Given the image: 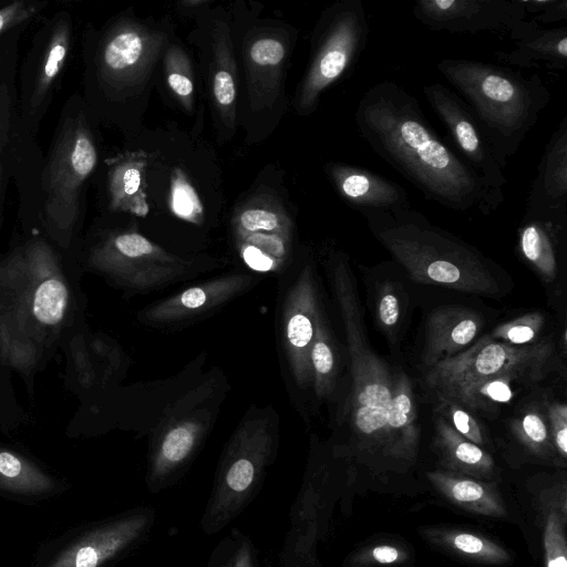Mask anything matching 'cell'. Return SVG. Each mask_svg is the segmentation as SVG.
<instances>
[{"instance_id":"cell-29","label":"cell","mask_w":567,"mask_h":567,"mask_svg":"<svg viewBox=\"0 0 567 567\" xmlns=\"http://www.w3.org/2000/svg\"><path fill=\"white\" fill-rule=\"evenodd\" d=\"M511 378H497L480 381L458 389L449 395L439 399L461 405L464 409H484L509 402L513 396Z\"/></svg>"},{"instance_id":"cell-34","label":"cell","mask_w":567,"mask_h":567,"mask_svg":"<svg viewBox=\"0 0 567 567\" xmlns=\"http://www.w3.org/2000/svg\"><path fill=\"white\" fill-rule=\"evenodd\" d=\"M141 169L138 165L125 163L118 165L111 175L112 203L116 207H125L138 190Z\"/></svg>"},{"instance_id":"cell-26","label":"cell","mask_w":567,"mask_h":567,"mask_svg":"<svg viewBox=\"0 0 567 567\" xmlns=\"http://www.w3.org/2000/svg\"><path fill=\"white\" fill-rule=\"evenodd\" d=\"M154 44L148 34L136 27H125L113 33L102 51V70L115 82H127L142 71Z\"/></svg>"},{"instance_id":"cell-2","label":"cell","mask_w":567,"mask_h":567,"mask_svg":"<svg viewBox=\"0 0 567 567\" xmlns=\"http://www.w3.org/2000/svg\"><path fill=\"white\" fill-rule=\"evenodd\" d=\"M331 274L351 364L349 417L354 449L363 458L384 461L390 468L413 464L420 431L410 379L403 372L392 374L370 348L344 255L332 258Z\"/></svg>"},{"instance_id":"cell-37","label":"cell","mask_w":567,"mask_h":567,"mask_svg":"<svg viewBox=\"0 0 567 567\" xmlns=\"http://www.w3.org/2000/svg\"><path fill=\"white\" fill-rule=\"evenodd\" d=\"M286 54L285 45L276 38H260L249 49V61L255 69L277 68Z\"/></svg>"},{"instance_id":"cell-20","label":"cell","mask_w":567,"mask_h":567,"mask_svg":"<svg viewBox=\"0 0 567 567\" xmlns=\"http://www.w3.org/2000/svg\"><path fill=\"white\" fill-rule=\"evenodd\" d=\"M204 430L197 420L181 421L166 429L150 456L146 484L151 492L157 493L174 482L196 452Z\"/></svg>"},{"instance_id":"cell-22","label":"cell","mask_w":567,"mask_h":567,"mask_svg":"<svg viewBox=\"0 0 567 567\" xmlns=\"http://www.w3.org/2000/svg\"><path fill=\"white\" fill-rule=\"evenodd\" d=\"M567 226L565 217H537L524 215L518 227V249L546 280L557 275L558 244Z\"/></svg>"},{"instance_id":"cell-36","label":"cell","mask_w":567,"mask_h":567,"mask_svg":"<svg viewBox=\"0 0 567 567\" xmlns=\"http://www.w3.org/2000/svg\"><path fill=\"white\" fill-rule=\"evenodd\" d=\"M172 209L177 216L188 220H195L202 214L194 188L182 176L176 177L172 184Z\"/></svg>"},{"instance_id":"cell-32","label":"cell","mask_w":567,"mask_h":567,"mask_svg":"<svg viewBox=\"0 0 567 567\" xmlns=\"http://www.w3.org/2000/svg\"><path fill=\"white\" fill-rule=\"evenodd\" d=\"M411 558L408 547L400 543H373L352 551L343 567L398 566Z\"/></svg>"},{"instance_id":"cell-42","label":"cell","mask_w":567,"mask_h":567,"mask_svg":"<svg viewBox=\"0 0 567 567\" xmlns=\"http://www.w3.org/2000/svg\"><path fill=\"white\" fill-rule=\"evenodd\" d=\"M38 10L37 3L13 2L0 9V33L12 28L31 16Z\"/></svg>"},{"instance_id":"cell-7","label":"cell","mask_w":567,"mask_h":567,"mask_svg":"<svg viewBox=\"0 0 567 567\" xmlns=\"http://www.w3.org/2000/svg\"><path fill=\"white\" fill-rule=\"evenodd\" d=\"M553 354L550 340L512 346L484 336L463 352L427 369L425 381L439 399L488 379L534 382L549 370Z\"/></svg>"},{"instance_id":"cell-30","label":"cell","mask_w":567,"mask_h":567,"mask_svg":"<svg viewBox=\"0 0 567 567\" xmlns=\"http://www.w3.org/2000/svg\"><path fill=\"white\" fill-rule=\"evenodd\" d=\"M70 48V28L61 22L54 30L47 49L44 61L38 75L32 96V105L37 106L45 96L50 86L60 73Z\"/></svg>"},{"instance_id":"cell-23","label":"cell","mask_w":567,"mask_h":567,"mask_svg":"<svg viewBox=\"0 0 567 567\" xmlns=\"http://www.w3.org/2000/svg\"><path fill=\"white\" fill-rule=\"evenodd\" d=\"M420 534L432 546L468 563L503 566L513 560L507 548L478 533L449 527H423Z\"/></svg>"},{"instance_id":"cell-40","label":"cell","mask_w":567,"mask_h":567,"mask_svg":"<svg viewBox=\"0 0 567 567\" xmlns=\"http://www.w3.org/2000/svg\"><path fill=\"white\" fill-rule=\"evenodd\" d=\"M213 94L217 106L223 113L233 110L236 99V87L233 71L227 65L221 64L216 69L213 78Z\"/></svg>"},{"instance_id":"cell-3","label":"cell","mask_w":567,"mask_h":567,"mask_svg":"<svg viewBox=\"0 0 567 567\" xmlns=\"http://www.w3.org/2000/svg\"><path fill=\"white\" fill-rule=\"evenodd\" d=\"M71 293L52 248L35 239L0 261V359L21 372L38 367L58 340Z\"/></svg>"},{"instance_id":"cell-14","label":"cell","mask_w":567,"mask_h":567,"mask_svg":"<svg viewBox=\"0 0 567 567\" xmlns=\"http://www.w3.org/2000/svg\"><path fill=\"white\" fill-rule=\"evenodd\" d=\"M153 520L154 513L148 508L128 513L85 534L49 567H101L140 540Z\"/></svg>"},{"instance_id":"cell-9","label":"cell","mask_w":567,"mask_h":567,"mask_svg":"<svg viewBox=\"0 0 567 567\" xmlns=\"http://www.w3.org/2000/svg\"><path fill=\"white\" fill-rule=\"evenodd\" d=\"M97 162L96 148L82 115L69 120L43 175L45 216L60 234H68L79 214L80 192Z\"/></svg>"},{"instance_id":"cell-24","label":"cell","mask_w":567,"mask_h":567,"mask_svg":"<svg viewBox=\"0 0 567 567\" xmlns=\"http://www.w3.org/2000/svg\"><path fill=\"white\" fill-rule=\"evenodd\" d=\"M435 450L443 470L492 481L496 474L489 453L457 433L446 420L436 421Z\"/></svg>"},{"instance_id":"cell-33","label":"cell","mask_w":567,"mask_h":567,"mask_svg":"<svg viewBox=\"0 0 567 567\" xmlns=\"http://www.w3.org/2000/svg\"><path fill=\"white\" fill-rule=\"evenodd\" d=\"M544 319L540 313H528L497 327L491 337L512 346L536 343Z\"/></svg>"},{"instance_id":"cell-43","label":"cell","mask_w":567,"mask_h":567,"mask_svg":"<svg viewBox=\"0 0 567 567\" xmlns=\"http://www.w3.org/2000/svg\"><path fill=\"white\" fill-rule=\"evenodd\" d=\"M378 317L381 323L391 328L398 323L400 317V302L398 296L390 290L382 293L378 302Z\"/></svg>"},{"instance_id":"cell-8","label":"cell","mask_w":567,"mask_h":567,"mask_svg":"<svg viewBox=\"0 0 567 567\" xmlns=\"http://www.w3.org/2000/svg\"><path fill=\"white\" fill-rule=\"evenodd\" d=\"M369 37V23L362 0H341L322 16L312 59L302 81L298 106L313 111L320 95L342 79L358 62Z\"/></svg>"},{"instance_id":"cell-31","label":"cell","mask_w":567,"mask_h":567,"mask_svg":"<svg viewBox=\"0 0 567 567\" xmlns=\"http://www.w3.org/2000/svg\"><path fill=\"white\" fill-rule=\"evenodd\" d=\"M514 432L520 443L534 455L553 460L557 454L550 431L538 412L529 411L522 415L514 426Z\"/></svg>"},{"instance_id":"cell-1","label":"cell","mask_w":567,"mask_h":567,"mask_svg":"<svg viewBox=\"0 0 567 567\" xmlns=\"http://www.w3.org/2000/svg\"><path fill=\"white\" fill-rule=\"evenodd\" d=\"M354 122L371 150L425 198L458 213L489 215L497 209L481 179L400 84L383 80L370 86L359 100Z\"/></svg>"},{"instance_id":"cell-18","label":"cell","mask_w":567,"mask_h":567,"mask_svg":"<svg viewBox=\"0 0 567 567\" xmlns=\"http://www.w3.org/2000/svg\"><path fill=\"white\" fill-rule=\"evenodd\" d=\"M509 37L515 48L496 52L501 62L519 69L566 70L567 27L543 28L532 19H525Z\"/></svg>"},{"instance_id":"cell-11","label":"cell","mask_w":567,"mask_h":567,"mask_svg":"<svg viewBox=\"0 0 567 567\" xmlns=\"http://www.w3.org/2000/svg\"><path fill=\"white\" fill-rule=\"evenodd\" d=\"M90 265L123 287L145 290L179 278L188 262L137 233H122L97 246Z\"/></svg>"},{"instance_id":"cell-44","label":"cell","mask_w":567,"mask_h":567,"mask_svg":"<svg viewBox=\"0 0 567 567\" xmlns=\"http://www.w3.org/2000/svg\"><path fill=\"white\" fill-rule=\"evenodd\" d=\"M231 567H254L251 545L248 540H241L231 559Z\"/></svg>"},{"instance_id":"cell-25","label":"cell","mask_w":567,"mask_h":567,"mask_svg":"<svg viewBox=\"0 0 567 567\" xmlns=\"http://www.w3.org/2000/svg\"><path fill=\"white\" fill-rule=\"evenodd\" d=\"M536 505L542 519L545 567H567L566 480L540 489Z\"/></svg>"},{"instance_id":"cell-17","label":"cell","mask_w":567,"mask_h":567,"mask_svg":"<svg viewBox=\"0 0 567 567\" xmlns=\"http://www.w3.org/2000/svg\"><path fill=\"white\" fill-rule=\"evenodd\" d=\"M250 281L251 277L247 275H230L205 281L145 308L140 318L157 326L193 319L227 302Z\"/></svg>"},{"instance_id":"cell-38","label":"cell","mask_w":567,"mask_h":567,"mask_svg":"<svg viewBox=\"0 0 567 567\" xmlns=\"http://www.w3.org/2000/svg\"><path fill=\"white\" fill-rule=\"evenodd\" d=\"M526 14L542 24H553L567 19V0H520Z\"/></svg>"},{"instance_id":"cell-6","label":"cell","mask_w":567,"mask_h":567,"mask_svg":"<svg viewBox=\"0 0 567 567\" xmlns=\"http://www.w3.org/2000/svg\"><path fill=\"white\" fill-rule=\"evenodd\" d=\"M275 447V432L266 419L249 421L237 430L221 456L200 520L205 534L220 532L252 501Z\"/></svg>"},{"instance_id":"cell-13","label":"cell","mask_w":567,"mask_h":567,"mask_svg":"<svg viewBox=\"0 0 567 567\" xmlns=\"http://www.w3.org/2000/svg\"><path fill=\"white\" fill-rule=\"evenodd\" d=\"M320 310L312 269L307 266L290 287L282 310L284 348L300 388L312 384L310 349Z\"/></svg>"},{"instance_id":"cell-27","label":"cell","mask_w":567,"mask_h":567,"mask_svg":"<svg viewBox=\"0 0 567 567\" xmlns=\"http://www.w3.org/2000/svg\"><path fill=\"white\" fill-rule=\"evenodd\" d=\"M310 365L316 395L319 399L328 398L336 386L338 360L334 343L321 309L318 312L315 338L310 349Z\"/></svg>"},{"instance_id":"cell-16","label":"cell","mask_w":567,"mask_h":567,"mask_svg":"<svg viewBox=\"0 0 567 567\" xmlns=\"http://www.w3.org/2000/svg\"><path fill=\"white\" fill-rule=\"evenodd\" d=\"M525 215L567 216V116L563 117L544 148L526 199Z\"/></svg>"},{"instance_id":"cell-12","label":"cell","mask_w":567,"mask_h":567,"mask_svg":"<svg viewBox=\"0 0 567 567\" xmlns=\"http://www.w3.org/2000/svg\"><path fill=\"white\" fill-rule=\"evenodd\" d=\"M412 13L427 29L455 34H509L527 19L520 0H420Z\"/></svg>"},{"instance_id":"cell-35","label":"cell","mask_w":567,"mask_h":567,"mask_svg":"<svg viewBox=\"0 0 567 567\" xmlns=\"http://www.w3.org/2000/svg\"><path fill=\"white\" fill-rule=\"evenodd\" d=\"M440 408L446 422L462 436L481 446L484 444V434L476 419L458 404L440 401Z\"/></svg>"},{"instance_id":"cell-45","label":"cell","mask_w":567,"mask_h":567,"mask_svg":"<svg viewBox=\"0 0 567 567\" xmlns=\"http://www.w3.org/2000/svg\"><path fill=\"white\" fill-rule=\"evenodd\" d=\"M219 567H231V559Z\"/></svg>"},{"instance_id":"cell-4","label":"cell","mask_w":567,"mask_h":567,"mask_svg":"<svg viewBox=\"0 0 567 567\" xmlns=\"http://www.w3.org/2000/svg\"><path fill=\"white\" fill-rule=\"evenodd\" d=\"M437 71L470 107L505 168L551 94L537 74L468 59H442Z\"/></svg>"},{"instance_id":"cell-5","label":"cell","mask_w":567,"mask_h":567,"mask_svg":"<svg viewBox=\"0 0 567 567\" xmlns=\"http://www.w3.org/2000/svg\"><path fill=\"white\" fill-rule=\"evenodd\" d=\"M379 243L420 284L494 295L498 285L480 251L410 208L360 212Z\"/></svg>"},{"instance_id":"cell-39","label":"cell","mask_w":567,"mask_h":567,"mask_svg":"<svg viewBox=\"0 0 567 567\" xmlns=\"http://www.w3.org/2000/svg\"><path fill=\"white\" fill-rule=\"evenodd\" d=\"M181 61L178 52H172L167 62V83L171 90L189 104L193 97L194 85L184 61Z\"/></svg>"},{"instance_id":"cell-28","label":"cell","mask_w":567,"mask_h":567,"mask_svg":"<svg viewBox=\"0 0 567 567\" xmlns=\"http://www.w3.org/2000/svg\"><path fill=\"white\" fill-rule=\"evenodd\" d=\"M54 483L28 458L0 449V489L40 494L51 491Z\"/></svg>"},{"instance_id":"cell-41","label":"cell","mask_w":567,"mask_h":567,"mask_svg":"<svg viewBox=\"0 0 567 567\" xmlns=\"http://www.w3.org/2000/svg\"><path fill=\"white\" fill-rule=\"evenodd\" d=\"M548 415L555 451L565 461L567 457V408L564 403H554L549 408Z\"/></svg>"},{"instance_id":"cell-15","label":"cell","mask_w":567,"mask_h":567,"mask_svg":"<svg viewBox=\"0 0 567 567\" xmlns=\"http://www.w3.org/2000/svg\"><path fill=\"white\" fill-rule=\"evenodd\" d=\"M326 172L338 196L359 212H396L411 207L408 193L400 184L365 167L328 163Z\"/></svg>"},{"instance_id":"cell-10","label":"cell","mask_w":567,"mask_h":567,"mask_svg":"<svg viewBox=\"0 0 567 567\" xmlns=\"http://www.w3.org/2000/svg\"><path fill=\"white\" fill-rule=\"evenodd\" d=\"M431 109L445 126L458 155L486 187L498 208L504 199L507 178L504 167L466 103L452 90L432 83L423 87Z\"/></svg>"},{"instance_id":"cell-19","label":"cell","mask_w":567,"mask_h":567,"mask_svg":"<svg viewBox=\"0 0 567 567\" xmlns=\"http://www.w3.org/2000/svg\"><path fill=\"white\" fill-rule=\"evenodd\" d=\"M482 327L480 313L462 307H444L427 318L422 352L425 368L452 358L473 344Z\"/></svg>"},{"instance_id":"cell-21","label":"cell","mask_w":567,"mask_h":567,"mask_svg":"<svg viewBox=\"0 0 567 567\" xmlns=\"http://www.w3.org/2000/svg\"><path fill=\"white\" fill-rule=\"evenodd\" d=\"M426 477L445 499L465 512L494 518L508 514L494 481H482L445 470L427 472Z\"/></svg>"}]
</instances>
